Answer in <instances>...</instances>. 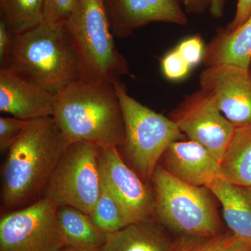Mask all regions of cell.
<instances>
[{
  "mask_svg": "<svg viewBox=\"0 0 251 251\" xmlns=\"http://www.w3.org/2000/svg\"><path fill=\"white\" fill-rule=\"evenodd\" d=\"M55 98L52 117L69 143L122 146L125 121L113 83L80 79L59 89Z\"/></svg>",
  "mask_w": 251,
  "mask_h": 251,
  "instance_id": "2",
  "label": "cell"
},
{
  "mask_svg": "<svg viewBox=\"0 0 251 251\" xmlns=\"http://www.w3.org/2000/svg\"><path fill=\"white\" fill-rule=\"evenodd\" d=\"M103 187L115 199L128 224L154 219L155 195L126 163L117 148H99Z\"/></svg>",
  "mask_w": 251,
  "mask_h": 251,
  "instance_id": "10",
  "label": "cell"
},
{
  "mask_svg": "<svg viewBox=\"0 0 251 251\" xmlns=\"http://www.w3.org/2000/svg\"><path fill=\"white\" fill-rule=\"evenodd\" d=\"M64 26L78 56L81 80L112 84L129 75L115 46L105 0H78Z\"/></svg>",
  "mask_w": 251,
  "mask_h": 251,
  "instance_id": "4",
  "label": "cell"
},
{
  "mask_svg": "<svg viewBox=\"0 0 251 251\" xmlns=\"http://www.w3.org/2000/svg\"><path fill=\"white\" fill-rule=\"evenodd\" d=\"M201 89L208 92L235 126H251V70L231 64L205 67L200 74Z\"/></svg>",
  "mask_w": 251,
  "mask_h": 251,
  "instance_id": "11",
  "label": "cell"
},
{
  "mask_svg": "<svg viewBox=\"0 0 251 251\" xmlns=\"http://www.w3.org/2000/svg\"><path fill=\"white\" fill-rule=\"evenodd\" d=\"M161 66L164 76L172 81L183 80L189 75L192 69L176 49L165 54L161 59Z\"/></svg>",
  "mask_w": 251,
  "mask_h": 251,
  "instance_id": "24",
  "label": "cell"
},
{
  "mask_svg": "<svg viewBox=\"0 0 251 251\" xmlns=\"http://www.w3.org/2000/svg\"><path fill=\"white\" fill-rule=\"evenodd\" d=\"M251 16V0H237V8L233 19L224 28L227 31H232L240 27Z\"/></svg>",
  "mask_w": 251,
  "mask_h": 251,
  "instance_id": "27",
  "label": "cell"
},
{
  "mask_svg": "<svg viewBox=\"0 0 251 251\" xmlns=\"http://www.w3.org/2000/svg\"><path fill=\"white\" fill-rule=\"evenodd\" d=\"M14 34L6 25L4 21L0 20V66L4 67L12 47Z\"/></svg>",
  "mask_w": 251,
  "mask_h": 251,
  "instance_id": "28",
  "label": "cell"
},
{
  "mask_svg": "<svg viewBox=\"0 0 251 251\" xmlns=\"http://www.w3.org/2000/svg\"><path fill=\"white\" fill-rule=\"evenodd\" d=\"M234 240L229 230L214 237L178 236L173 251H227Z\"/></svg>",
  "mask_w": 251,
  "mask_h": 251,
  "instance_id": "22",
  "label": "cell"
},
{
  "mask_svg": "<svg viewBox=\"0 0 251 251\" xmlns=\"http://www.w3.org/2000/svg\"><path fill=\"white\" fill-rule=\"evenodd\" d=\"M220 163L223 179L251 186V126H235Z\"/></svg>",
  "mask_w": 251,
  "mask_h": 251,
  "instance_id": "19",
  "label": "cell"
},
{
  "mask_svg": "<svg viewBox=\"0 0 251 251\" xmlns=\"http://www.w3.org/2000/svg\"><path fill=\"white\" fill-rule=\"evenodd\" d=\"M57 206L45 197L0 219V251H59L65 247Z\"/></svg>",
  "mask_w": 251,
  "mask_h": 251,
  "instance_id": "8",
  "label": "cell"
},
{
  "mask_svg": "<svg viewBox=\"0 0 251 251\" xmlns=\"http://www.w3.org/2000/svg\"><path fill=\"white\" fill-rule=\"evenodd\" d=\"M175 49L193 69L203 62L206 45L201 36L194 35L181 41Z\"/></svg>",
  "mask_w": 251,
  "mask_h": 251,
  "instance_id": "25",
  "label": "cell"
},
{
  "mask_svg": "<svg viewBox=\"0 0 251 251\" xmlns=\"http://www.w3.org/2000/svg\"><path fill=\"white\" fill-rule=\"evenodd\" d=\"M78 0H46L44 22L64 25L75 9Z\"/></svg>",
  "mask_w": 251,
  "mask_h": 251,
  "instance_id": "23",
  "label": "cell"
},
{
  "mask_svg": "<svg viewBox=\"0 0 251 251\" xmlns=\"http://www.w3.org/2000/svg\"><path fill=\"white\" fill-rule=\"evenodd\" d=\"M227 251H251V242L235 237V240Z\"/></svg>",
  "mask_w": 251,
  "mask_h": 251,
  "instance_id": "31",
  "label": "cell"
},
{
  "mask_svg": "<svg viewBox=\"0 0 251 251\" xmlns=\"http://www.w3.org/2000/svg\"><path fill=\"white\" fill-rule=\"evenodd\" d=\"M159 164L172 176L195 186H206L223 179L221 163L196 142L181 140L171 144Z\"/></svg>",
  "mask_w": 251,
  "mask_h": 251,
  "instance_id": "14",
  "label": "cell"
},
{
  "mask_svg": "<svg viewBox=\"0 0 251 251\" xmlns=\"http://www.w3.org/2000/svg\"><path fill=\"white\" fill-rule=\"evenodd\" d=\"M226 1V0H209L210 6L209 11L211 17L216 19L223 17Z\"/></svg>",
  "mask_w": 251,
  "mask_h": 251,
  "instance_id": "30",
  "label": "cell"
},
{
  "mask_svg": "<svg viewBox=\"0 0 251 251\" xmlns=\"http://www.w3.org/2000/svg\"><path fill=\"white\" fill-rule=\"evenodd\" d=\"M55 94L21 74L0 68V111L29 121L53 117Z\"/></svg>",
  "mask_w": 251,
  "mask_h": 251,
  "instance_id": "13",
  "label": "cell"
},
{
  "mask_svg": "<svg viewBox=\"0 0 251 251\" xmlns=\"http://www.w3.org/2000/svg\"><path fill=\"white\" fill-rule=\"evenodd\" d=\"M46 0H0V20L14 34L44 22Z\"/></svg>",
  "mask_w": 251,
  "mask_h": 251,
  "instance_id": "20",
  "label": "cell"
},
{
  "mask_svg": "<svg viewBox=\"0 0 251 251\" xmlns=\"http://www.w3.org/2000/svg\"><path fill=\"white\" fill-rule=\"evenodd\" d=\"M89 216L93 224L106 234L114 233L129 224L116 201L102 185L98 201Z\"/></svg>",
  "mask_w": 251,
  "mask_h": 251,
  "instance_id": "21",
  "label": "cell"
},
{
  "mask_svg": "<svg viewBox=\"0 0 251 251\" xmlns=\"http://www.w3.org/2000/svg\"><path fill=\"white\" fill-rule=\"evenodd\" d=\"M100 192L99 148L72 143L51 175L43 197L57 207L73 206L90 215Z\"/></svg>",
  "mask_w": 251,
  "mask_h": 251,
  "instance_id": "7",
  "label": "cell"
},
{
  "mask_svg": "<svg viewBox=\"0 0 251 251\" xmlns=\"http://www.w3.org/2000/svg\"><path fill=\"white\" fill-rule=\"evenodd\" d=\"M169 117L188 140L202 145L221 163L235 126L220 111L210 94L200 89L185 96Z\"/></svg>",
  "mask_w": 251,
  "mask_h": 251,
  "instance_id": "9",
  "label": "cell"
},
{
  "mask_svg": "<svg viewBox=\"0 0 251 251\" xmlns=\"http://www.w3.org/2000/svg\"><path fill=\"white\" fill-rule=\"evenodd\" d=\"M121 104L125 126L122 153L128 166L145 182L153 173L172 143L186 136L170 117L153 111L137 101L120 80L113 82Z\"/></svg>",
  "mask_w": 251,
  "mask_h": 251,
  "instance_id": "6",
  "label": "cell"
},
{
  "mask_svg": "<svg viewBox=\"0 0 251 251\" xmlns=\"http://www.w3.org/2000/svg\"><path fill=\"white\" fill-rule=\"evenodd\" d=\"M27 122L15 117H0V150L1 151H9L22 134Z\"/></svg>",
  "mask_w": 251,
  "mask_h": 251,
  "instance_id": "26",
  "label": "cell"
},
{
  "mask_svg": "<svg viewBox=\"0 0 251 251\" xmlns=\"http://www.w3.org/2000/svg\"><path fill=\"white\" fill-rule=\"evenodd\" d=\"M57 219L65 247L100 250L106 242L108 234L99 229L86 213L73 207H57Z\"/></svg>",
  "mask_w": 251,
  "mask_h": 251,
  "instance_id": "18",
  "label": "cell"
},
{
  "mask_svg": "<svg viewBox=\"0 0 251 251\" xmlns=\"http://www.w3.org/2000/svg\"><path fill=\"white\" fill-rule=\"evenodd\" d=\"M64 25L42 23L14 34L2 68L21 74L54 94L80 80L78 56Z\"/></svg>",
  "mask_w": 251,
  "mask_h": 251,
  "instance_id": "3",
  "label": "cell"
},
{
  "mask_svg": "<svg viewBox=\"0 0 251 251\" xmlns=\"http://www.w3.org/2000/svg\"><path fill=\"white\" fill-rule=\"evenodd\" d=\"M249 69H250L251 70V59L250 64H249Z\"/></svg>",
  "mask_w": 251,
  "mask_h": 251,
  "instance_id": "33",
  "label": "cell"
},
{
  "mask_svg": "<svg viewBox=\"0 0 251 251\" xmlns=\"http://www.w3.org/2000/svg\"><path fill=\"white\" fill-rule=\"evenodd\" d=\"M206 188L222 206L229 230L236 237L251 242V186L217 179Z\"/></svg>",
  "mask_w": 251,
  "mask_h": 251,
  "instance_id": "16",
  "label": "cell"
},
{
  "mask_svg": "<svg viewBox=\"0 0 251 251\" xmlns=\"http://www.w3.org/2000/svg\"><path fill=\"white\" fill-rule=\"evenodd\" d=\"M154 219L178 236L214 237L222 234L216 198L205 186L186 184L158 164L151 178Z\"/></svg>",
  "mask_w": 251,
  "mask_h": 251,
  "instance_id": "5",
  "label": "cell"
},
{
  "mask_svg": "<svg viewBox=\"0 0 251 251\" xmlns=\"http://www.w3.org/2000/svg\"><path fill=\"white\" fill-rule=\"evenodd\" d=\"M175 242L169 231L153 219L108 234L102 251H173Z\"/></svg>",
  "mask_w": 251,
  "mask_h": 251,
  "instance_id": "15",
  "label": "cell"
},
{
  "mask_svg": "<svg viewBox=\"0 0 251 251\" xmlns=\"http://www.w3.org/2000/svg\"><path fill=\"white\" fill-rule=\"evenodd\" d=\"M112 34L125 39L151 23L187 25L182 0H105Z\"/></svg>",
  "mask_w": 251,
  "mask_h": 251,
  "instance_id": "12",
  "label": "cell"
},
{
  "mask_svg": "<svg viewBox=\"0 0 251 251\" xmlns=\"http://www.w3.org/2000/svg\"><path fill=\"white\" fill-rule=\"evenodd\" d=\"M52 117L29 120L1 168V206L16 210L40 199L69 145Z\"/></svg>",
  "mask_w": 251,
  "mask_h": 251,
  "instance_id": "1",
  "label": "cell"
},
{
  "mask_svg": "<svg viewBox=\"0 0 251 251\" xmlns=\"http://www.w3.org/2000/svg\"><path fill=\"white\" fill-rule=\"evenodd\" d=\"M182 4L186 13L190 14H201L209 10V0H182Z\"/></svg>",
  "mask_w": 251,
  "mask_h": 251,
  "instance_id": "29",
  "label": "cell"
},
{
  "mask_svg": "<svg viewBox=\"0 0 251 251\" xmlns=\"http://www.w3.org/2000/svg\"><path fill=\"white\" fill-rule=\"evenodd\" d=\"M251 59V16L237 29L219 27L206 45L203 64L205 67L231 64L249 68Z\"/></svg>",
  "mask_w": 251,
  "mask_h": 251,
  "instance_id": "17",
  "label": "cell"
},
{
  "mask_svg": "<svg viewBox=\"0 0 251 251\" xmlns=\"http://www.w3.org/2000/svg\"><path fill=\"white\" fill-rule=\"evenodd\" d=\"M59 251H102V249H100V250H96V251H92V250H85V249H76V248H73L70 247H64L62 248Z\"/></svg>",
  "mask_w": 251,
  "mask_h": 251,
  "instance_id": "32",
  "label": "cell"
}]
</instances>
